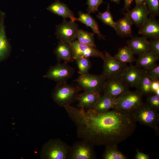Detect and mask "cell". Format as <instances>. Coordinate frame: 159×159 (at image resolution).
Returning <instances> with one entry per match:
<instances>
[{
	"label": "cell",
	"mask_w": 159,
	"mask_h": 159,
	"mask_svg": "<svg viewBox=\"0 0 159 159\" xmlns=\"http://www.w3.org/2000/svg\"><path fill=\"white\" fill-rule=\"evenodd\" d=\"M64 108L77 126L78 137L94 145H118L131 135L136 128L131 112L115 109L104 112L92 109L85 112L70 105Z\"/></svg>",
	"instance_id": "obj_1"
},
{
	"label": "cell",
	"mask_w": 159,
	"mask_h": 159,
	"mask_svg": "<svg viewBox=\"0 0 159 159\" xmlns=\"http://www.w3.org/2000/svg\"><path fill=\"white\" fill-rule=\"evenodd\" d=\"M158 111L144 102L131 112L136 122L152 128L157 133L159 132Z\"/></svg>",
	"instance_id": "obj_2"
},
{
	"label": "cell",
	"mask_w": 159,
	"mask_h": 159,
	"mask_svg": "<svg viewBox=\"0 0 159 159\" xmlns=\"http://www.w3.org/2000/svg\"><path fill=\"white\" fill-rule=\"evenodd\" d=\"M81 90L79 86L75 87L67 82L57 83L52 91V97L57 104L64 107L77 101L78 92Z\"/></svg>",
	"instance_id": "obj_3"
},
{
	"label": "cell",
	"mask_w": 159,
	"mask_h": 159,
	"mask_svg": "<svg viewBox=\"0 0 159 159\" xmlns=\"http://www.w3.org/2000/svg\"><path fill=\"white\" fill-rule=\"evenodd\" d=\"M70 146L59 139H50L42 147L41 159H68Z\"/></svg>",
	"instance_id": "obj_4"
},
{
	"label": "cell",
	"mask_w": 159,
	"mask_h": 159,
	"mask_svg": "<svg viewBox=\"0 0 159 159\" xmlns=\"http://www.w3.org/2000/svg\"><path fill=\"white\" fill-rule=\"evenodd\" d=\"M143 102V96L136 91L128 90L115 99L113 109L130 112Z\"/></svg>",
	"instance_id": "obj_5"
},
{
	"label": "cell",
	"mask_w": 159,
	"mask_h": 159,
	"mask_svg": "<svg viewBox=\"0 0 159 159\" xmlns=\"http://www.w3.org/2000/svg\"><path fill=\"white\" fill-rule=\"evenodd\" d=\"M106 78L102 74L95 75L88 73L80 75L74 80L77 82L81 89L84 92L100 93L103 92Z\"/></svg>",
	"instance_id": "obj_6"
},
{
	"label": "cell",
	"mask_w": 159,
	"mask_h": 159,
	"mask_svg": "<svg viewBox=\"0 0 159 159\" xmlns=\"http://www.w3.org/2000/svg\"><path fill=\"white\" fill-rule=\"evenodd\" d=\"M103 70L102 74L106 79L112 78H120L123 70L127 66L112 57L107 51L103 52Z\"/></svg>",
	"instance_id": "obj_7"
},
{
	"label": "cell",
	"mask_w": 159,
	"mask_h": 159,
	"mask_svg": "<svg viewBox=\"0 0 159 159\" xmlns=\"http://www.w3.org/2000/svg\"><path fill=\"white\" fill-rule=\"evenodd\" d=\"M79 30L75 21L64 19L61 24L56 26L55 34L59 41L69 44L77 38Z\"/></svg>",
	"instance_id": "obj_8"
},
{
	"label": "cell",
	"mask_w": 159,
	"mask_h": 159,
	"mask_svg": "<svg viewBox=\"0 0 159 159\" xmlns=\"http://www.w3.org/2000/svg\"><path fill=\"white\" fill-rule=\"evenodd\" d=\"M94 145L82 140L74 142L70 146L68 159H94L96 155Z\"/></svg>",
	"instance_id": "obj_9"
},
{
	"label": "cell",
	"mask_w": 159,
	"mask_h": 159,
	"mask_svg": "<svg viewBox=\"0 0 159 159\" xmlns=\"http://www.w3.org/2000/svg\"><path fill=\"white\" fill-rule=\"evenodd\" d=\"M74 70L67 63L59 62L54 66H51L44 77L52 80L57 83L67 82L73 75Z\"/></svg>",
	"instance_id": "obj_10"
},
{
	"label": "cell",
	"mask_w": 159,
	"mask_h": 159,
	"mask_svg": "<svg viewBox=\"0 0 159 159\" xmlns=\"http://www.w3.org/2000/svg\"><path fill=\"white\" fill-rule=\"evenodd\" d=\"M69 44L72 49L74 60L83 57H100L102 59L103 57V52L96 47L81 43L76 40Z\"/></svg>",
	"instance_id": "obj_11"
},
{
	"label": "cell",
	"mask_w": 159,
	"mask_h": 159,
	"mask_svg": "<svg viewBox=\"0 0 159 159\" xmlns=\"http://www.w3.org/2000/svg\"><path fill=\"white\" fill-rule=\"evenodd\" d=\"M128 90V87L120 78H112L106 79L103 92L115 99Z\"/></svg>",
	"instance_id": "obj_12"
},
{
	"label": "cell",
	"mask_w": 159,
	"mask_h": 159,
	"mask_svg": "<svg viewBox=\"0 0 159 159\" xmlns=\"http://www.w3.org/2000/svg\"><path fill=\"white\" fill-rule=\"evenodd\" d=\"M123 14L127 16L133 24L139 28L145 24L149 15L145 2L140 5L135 6L132 10H129Z\"/></svg>",
	"instance_id": "obj_13"
},
{
	"label": "cell",
	"mask_w": 159,
	"mask_h": 159,
	"mask_svg": "<svg viewBox=\"0 0 159 159\" xmlns=\"http://www.w3.org/2000/svg\"><path fill=\"white\" fill-rule=\"evenodd\" d=\"M144 70L131 63L127 66L122 73L120 78L128 87H136Z\"/></svg>",
	"instance_id": "obj_14"
},
{
	"label": "cell",
	"mask_w": 159,
	"mask_h": 159,
	"mask_svg": "<svg viewBox=\"0 0 159 159\" xmlns=\"http://www.w3.org/2000/svg\"><path fill=\"white\" fill-rule=\"evenodd\" d=\"M155 17L149 16L145 24L139 28V34L147 38L159 37V23Z\"/></svg>",
	"instance_id": "obj_15"
},
{
	"label": "cell",
	"mask_w": 159,
	"mask_h": 159,
	"mask_svg": "<svg viewBox=\"0 0 159 159\" xmlns=\"http://www.w3.org/2000/svg\"><path fill=\"white\" fill-rule=\"evenodd\" d=\"M127 43L134 54L139 55L150 51L149 42L145 37H132Z\"/></svg>",
	"instance_id": "obj_16"
},
{
	"label": "cell",
	"mask_w": 159,
	"mask_h": 159,
	"mask_svg": "<svg viewBox=\"0 0 159 159\" xmlns=\"http://www.w3.org/2000/svg\"><path fill=\"white\" fill-rule=\"evenodd\" d=\"M5 14L0 12V62L8 56L11 51V46L7 39L4 25Z\"/></svg>",
	"instance_id": "obj_17"
},
{
	"label": "cell",
	"mask_w": 159,
	"mask_h": 159,
	"mask_svg": "<svg viewBox=\"0 0 159 159\" xmlns=\"http://www.w3.org/2000/svg\"><path fill=\"white\" fill-rule=\"evenodd\" d=\"M100 93L93 92H84L79 94L77 100L78 107L88 110L93 109L100 96Z\"/></svg>",
	"instance_id": "obj_18"
},
{
	"label": "cell",
	"mask_w": 159,
	"mask_h": 159,
	"mask_svg": "<svg viewBox=\"0 0 159 159\" xmlns=\"http://www.w3.org/2000/svg\"><path fill=\"white\" fill-rule=\"evenodd\" d=\"M47 9L51 12L62 17L64 19L69 18L71 20L75 21L77 18L74 16L73 12L67 6L56 0L47 8Z\"/></svg>",
	"instance_id": "obj_19"
},
{
	"label": "cell",
	"mask_w": 159,
	"mask_h": 159,
	"mask_svg": "<svg viewBox=\"0 0 159 159\" xmlns=\"http://www.w3.org/2000/svg\"><path fill=\"white\" fill-rule=\"evenodd\" d=\"M54 52L59 62L62 61L67 63L74 60L72 49L68 44L59 41Z\"/></svg>",
	"instance_id": "obj_20"
},
{
	"label": "cell",
	"mask_w": 159,
	"mask_h": 159,
	"mask_svg": "<svg viewBox=\"0 0 159 159\" xmlns=\"http://www.w3.org/2000/svg\"><path fill=\"white\" fill-rule=\"evenodd\" d=\"M159 56L149 51L141 55L136 59V65L144 70L150 69L155 66Z\"/></svg>",
	"instance_id": "obj_21"
},
{
	"label": "cell",
	"mask_w": 159,
	"mask_h": 159,
	"mask_svg": "<svg viewBox=\"0 0 159 159\" xmlns=\"http://www.w3.org/2000/svg\"><path fill=\"white\" fill-rule=\"evenodd\" d=\"M79 17L76 21H80L85 25L87 27H90L93 33L97 34L100 39H105L104 37L101 34L97 21L89 13H85L80 11L78 12Z\"/></svg>",
	"instance_id": "obj_22"
},
{
	"label": "cell",
	"mask_w": 159,
	"mask_h": 159,
	"mask_svg": "<svg viewBox=\"0 0 159 159\" xmlns=\"http://www.w3.org/2000/svg\"><path fill=\"white\" fill-rule=\"evenodd\" d=\"M133 23L125 16L116 21V29L117 35L122 37H132V27Z\"/></svg>",
	"instance_id": "obj_23"
},
{
	"label": "cell",
	"mask_w": 159,
	"mask_h": 159,
	"mask_svg": "<svg viewBox=\"0 0 159 159\" xmlns=\"http://www.w3.org/2000/svg\"><path fill=\"white\" fill-rule=\"evenodd\" d=\"M115 99L104 94L100 96L96 104L92 109L99 112H107L113 109Z\"/></svg>",
	"instance_id": "obj_24"
},
{
	"label": "cell",
	"mask_w": 159,
	"mask_h": 159,
	"mask_svg": "<svg viewBox=\"0 0 159 159\" xmlns=\"http://www.w3.org/2000/svg\"><path fill=\"white\" fill-rule=\"evenodd\" d=\"M152 81L144 70L135 87L136 91L146 97L153 94L151 89Z\"/></svg>",
	"instance_id": "obj_25"
},
{
	"label": "cell",
	"mask_w": 159,
	"mask_h": 159,
	"mask_svg": "<svg viewBox=\"0 0 159 159\" xmlns=\"http://www.w3.org/2000/svg\"><path fill=\"white\" fill-rule=\"evenodd\" d=\"M117 145L114 144L105 146L102 154L103 159H127L128 158L117 148Z\"/></svg>",
	"instance_id": "obj_26"
},
{
	"label": "cell",
	"mask_w": 159,
	"mask_h": 159,
	"mask_svg": "<svg viewBox=\"0 0 159 159\" xmlns=\"http://www.w3.org/2000/svg\"><path fill=\"white\" fill-rule=\"evenodd\" d=\"M134 54L127 45L118 49V52L113 57L124 63H131L136 60Z\"/></svg>",
	"instance_id": "obj_27"
},
{
	"label": "cell",
	"mask_w": 159,
	"mask_h": 159,
	"mask_svg": "<svg viewBox=\"0 0 159 159\" xmlns=\"http://www.w3.org/2000/svg\"><path fill=\"white\" fill-rule=\"evenodd\" d=\"M96 17L105 24L110 26L115 30L116 22L114 21L112 15L110 10L109 3L108 4L106 10L103 12H99Z\"/></svg>",
	"instance_id": "obj_28"
},
{
	"label": "cell",
	"mask_w": 159,
	"mask_h": 159,
	"mask_svg": "<svg viewBox=\"0 0 159 159\" xmlns=\"http://www.w3.org/2000/svg\"><path fill=\"white\" fill-rule=\"evenodd\" d=\"M94 34V33L80 29L78 33L77 41L81 43L96 47L95 42Z\"/></svg>",
	"instance_id": "obj_29"
},
{
	"label": "cell",
	"mask_w": 159,
	"mask_h": 159,
	"mask_svg": "<svg viewBox=\"0 0 159 159\" xmlns=\"http://www.w3.org/2000/svg\"><path fill=\"white\" fill-rule=\"evenodd\" d=\"M75 60L78 69V73L80 75L89 73L91 67V63L89 58L81 57Z\"/></svg>",
	"instance_id": "obj_30"
},
{
	"label": "cell",
	"mask_w": 159,
	"mask_h": 159,
	"mask_svg": "<svg viewBox=\"0 0 159 159\" xmlns=\"http://www.w3.org/2000/svg\"><path fill=\"white\" fill-rule=\"evenodd\" d=\"M145 3L149 15L155 17L159 14V0H145Z\"/></svg>",
	"instance_id": "obj_31"
},
{
	"label": "cell",
	"mask_w": 159,
	"mask_h": 159,
	"mask_svg": "<svg viewBox=\"0 0 159 159\" xmlns=\"http://www.w3.org/2000/svg\"><path fill=\"white\" fill-rule=\"evenodd\" d=\"M146 103L158 111L159 96L153 93L146 97Z\"/></svg>",
	"instance_id": "obj_32"
},
{
	"label": "cell",
	"mask_w": 159,
	"mask_h": 159,
	"mask_svg": "<svg viewBox=\"0 0 159 159\" xmlns=\"http://www.w3.org/2000/svg\"><path fill=\"white\" fill-rule=\"evenodd\" d=\"M103 2V0H87V4L88 5L87 9L88 13L90 14L98 11V7Z\"/></svg>",
	"instance_id": "obj_33"
},
{
	"label": "cell",
	"mask_w": 159,
	"mask_h": 159,
	"mask_svg": "<svg viewBox=\"0 0 159 159\" xmlns=\"http://www.w3.org/2000/svg\"><path fill=\"white\" fill-rule=\"evenodd\" d=\"M145 70L147 75L152 81L159 80V65L157 64L153 67Z\"/></svg>",
	"instance_id": "obj_34"
},
{
	"label": "cell",
	"mask_w": 159,
	"mask_h": 159,
	"mask_svg": "<svg viewBox=\"0 0 159 159\" xmlns=\"http://www.w3.org/2000/svg\"><path fill=\"white\" fill-rule=\"evenodd\" d=\"M149 42L150 51L159 56V37L150 39Z\"/></svg>",
	"instance_id": "obj_35"
},
{
	"label": "cell",
	"mask_w": 159,
	"mask_h": 159,
	"mask_svg": "<svg viewBox=\"0 0 159 159\" xmlns=\"http://www.w3.org/2000/svg\"><path fill=\"white\" fill-rule=\"evenodd\" d=\"M135 159H149V155L140 152L138 149H136V154L135 157Z\"/></svg>",
	"instance_id": "obj_36"
},
{
	"label": "cell",
	"mask_w": 159,
	"mask_h": 159,
	"mask_svg": "<svg viewBox=\"0 0 159 159\" xmlns=\"http://www.w3.org/2000/svg\"><path fill=\"white\" fill-rule=\"evenodd\" d=\"M151 89L153 93L159 89V80L152 81Z\"/></svg>",
	"instance_id": "obj_37"
},
{
	"label": "cell",
	"mask_w": 159,
	"mask_h": 159,
	"mask_svg": "<svg viewBox=\"0 0 159 159\" xmlns=\"http://www.w3.org/2000/svg\"><path fill=\"white\" fill-rule=\"evenodd\" d=\"M134 0H124V5L122 10L123 11L129 10L132 2Z\"/></svg>",
	"instance_id": "obj_38"
},
{
	"label": "cell",
	"mask_w": 159,
	"mask_h": 159,
	"mask_svg": "<svg viewBox=\"0 0 159 159\" xmlns=\"http://www.w3.org/2000/svg\"><path fill=\"white\" fill-rule=\"evenodd\" d=\"M136 4L135 6H138L144 3L145 0H135Z\"/></svg>",
	"instance_id": "obj_39"
},
{
	"label": "cell",
	"mask_w": 159,
	"mask_h": 159,
	"mask_svg": "<svg viewBox=\"0 0 159 159\" xmlns=\"http://www.w3.org/2000/svg\"><path fill=\"white\" fill-rule=\"evenodd\" d=\"M111 1L117 4H119L120 3V0H110Z\"/></svg>",
	"instance_id": "obj_40"
}]
</instances>
